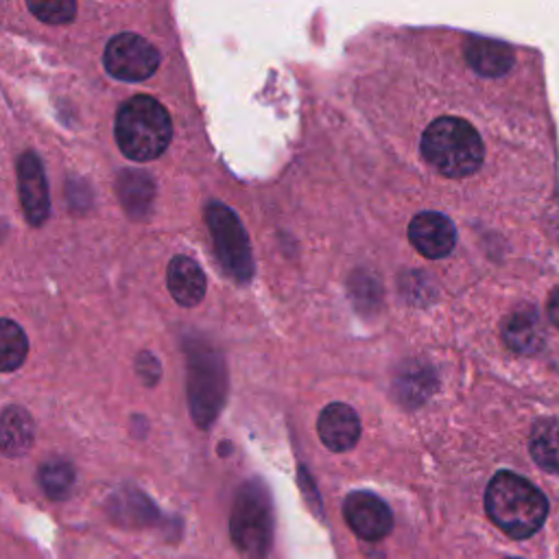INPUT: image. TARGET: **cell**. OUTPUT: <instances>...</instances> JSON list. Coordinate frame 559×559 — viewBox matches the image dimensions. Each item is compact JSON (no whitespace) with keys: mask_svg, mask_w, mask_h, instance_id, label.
I'll return each instance as SVG.
<instances>
[{"mask_svg":"<svg viewBox=\"0 0 559 559\" xmlns=\"http://www.w3.org/2000/svg\"><path fill=\"white\" fill-rule=\"evenodd\" d=\"M485 509L491 522L507 535L526 539L544 524L548 500L531 480L504 469L489 480Z\"/></svg>","mask_w":559,"mask_h":559,"instance_id":"1","label":"cell"},{"mask_svg":"<svg viewBox=\"0 0 559 559\" xmlns=\"http://www.w3.org/2000/svg\"><path fill=\"white\" fill-rule=\"evenodd\" d=\"M118 148L135 162L159 157L173 138V122L166 107L153 96L138 94L124 100L114 124Z\"/></svg>","mask_w":559,"mask_h":559,"instance_id":"2","label":"cell"},{"mask_svg":"<svg viewBox=\"0 0 559 559\" xmlns=\"http://www.w3.org/2000/svg\"><path fill=\"white\" fill-rule=\"evenodd\" d=\"M421 155L445 177H467L480 168L485 146L478 131L467 120L445 116L426 127Z\"/></svg>","mask_w":559,"mask_h":559,"instance_id":"3","label":"cell"},{"mask_svg":"<svg viewBox=\"0 0 559 559\" xmlns=\"http://www.w3.org/2000/svg\"><path fill=\"white\" fill-rule=\"evenodd\" d=\"M231 542L245 559H264L273 542V509L266 487L247 480L234 498L229 515Z\"/></svg>","mask_w":559,"mask_h":559,"instance_id":"4","label":"cell"},{"mask_svg":"<svg viewBox=\"0 0 559 559\" xmlns=\"http://www.w3.org/2000/svg\"><path fill=\"white\" fill-rule=\"evenodd\" d=\"M225 378L221 356L207 347L188 349V397L190 413L201 428H207L223 404Z\"/></svg>","mask_w":559,"mask_h":559,"instance_id":"5","label":"cell"},{"mask_svg":"<svg viewBox=\"0 0 559 559\" xmlns=\"http://www.w3.org/2000/svg\"><path fill=\"white\" fill-rule=\"evenodd\" d=\"M205 223L214 240V251L223 269L238 282H247L253 273L251 247L238 216L223 203L212 201L205 207Z\"/></svg>","mask_w":559,"mask_h":559,"instance_id":"6","label":"cell"},{"mask_svg":"<svg viewBox=\"0 0 559 559\" xmlns=\"http://www.w3.org/2000/svg\"><path fill=\"white\" fill-rule=\"evenodd\" d=\"M105 70L120 81H144L159 66L157 48L135 33L114 35L103 55Z\"/></svg>","mask_w":559,"mask_h":559,"instance_id":"7","label":"cell"},{"mask_svg":"<svg viewBox=\"0 0 559 559\" xmlns=\"http://www.w3.org/2000/svg\"><path fill=\"white\" fill-rule=\"evenodd\" d=\"M343 515L347 526L367 542L382 539L393 526L391 509L371 491H352L343 502Z\"/></svg>","mask_w":559,"mask_h":559,"instance_id":"8","label":"cell"},{"mask_svg":"<svg viewBox=\"0 0 559 559\" xmlns=\"http://www.w3.org/2000/svg\"><path fill=\"white\" fill-rule=\"evenodd\" d=\"M17 188L24 218L33 227L44 225L50 216V194L44 166L33 151H24L17 159Z\"/></svg>","mask_w":559,"mask_h":559,"instance_id":"9","label":"cell"},{"mask_svg":"<svg viewBox=\"0 0 559 559\" xmlns=\"http://www.w3.org/2000/svg\"><path fill=\"white\" fill-rule=\"evenodd\" d=\"M413 247L430 260L445 258L456 245V229L452 221L439 212H421L408 225Z\"/></svg>","mask_w":559,"mask_h":559,"instance_id":"10","label":"cell"},{"mask_svg":"<svg viewBox=\"0 0 559 559\" xmlns=\"http://www.w3.org/2000/svg\"><path fill=\"white\" fill-rule=\"evenodd\" d=\"M319 437L332 452H345L356 445L360 437V421L352 406L343 402L328 404L317 421Z\"/></svg>","mask_w":559,"mask_h":559,"instance_id":"11","label":"cell"},{"mask_svg":"<svg viewBox=\"0 0 559 559\" xmlns=\"http://www.w3.org/2000/svg\"><path fill=\"white\" fill-rule=\"evenodd\" d=\"M463 52H465V61L483 76L507 74L515 63L513 48L504 41L489 39V37H476V35L467 37Z\"/></svg>","mask_w":559,"mask_h":559,"instance_id":"12","label":"cell"},{"mask_svg":"<svg viewBox=\"0 0 559 559\" xmlns=\"http://www.w3.org/2000/svg\"><path fill=\"white\" fill-rule=\"evenodd\" d=\"M166 284L179 306H197L205 295V275L188 255H175L166 271Z\"/></svg>","mask_w":559,"mask_h":559,"instance_id":"13","label":"cell"},{"mask_svg":"<svg viewBox=\"0 0 559 559\" xmlns=\"http://www.w3.org/2000/svg\"><path fill=\"white\" fill-rule=\"evenodd\" d=\"M502 336L504 343L518 354H535L546 341V332L535 308H520L511 312L502 325Z\"/></svg>","mask_w":559,"mask_h":559,"instance_id":"14","label":"cell"},{"mask_svg":"<svg viewBox=\"0 0 559 559\" xmlns=\"http://www.w3.org/2000/svg\"><path fill=\"white\" fill-rule=\"evenodd\" d=\"M116 192L131 218H146L155 201V183L142 170H122L116 177Z\"/></svg>","mask_w":559,"mask_h":559,"instance_id":"15","label":"cell"},{"mask_svg":"<svg viewBox=\"0 0 559 559\" xmlns=\"http://www.w3.org/2000/svg\"><path fill=\"white\" fill-rule=\"evenodd\" d=\"M35 426L22 406H7L0 413V452L7 456H22L31 450Z\"/></svg>","mask_w":559,"mask_h":559,"instance_id":"16","label":"cell"},{"mask_svg":"<svg viewBox=\"0 0 559 559\" xmlns=\"http://www.w3.org/2000/svg\"><path fill=\"white\" fill-rule=\"evenodd\" d=\"M528 452L542 469L559 474V419L557 417H544L535 421L528 439Z\"/></svg>","mask_w":559,"mask_h":559,"instance_id":"17","label":"cell"},{"mask_svg":"<svg viewBox=\"0 0 559 559\" xmlns=\"http://www.w3.org/2000/svg\"><path fill=\"white\" fill-rule=\"evenodd\" d=\"M26 354L28 338L24 330L11 319H0V371H15Z\"/></svg>","mask_w":559,"mask_h":559,"instance_id":"18","label":"cell"},{"mask_svg":"<svg viewBox=\"0 0 559 559\" xmlns=\"http://www.w3.org/2000/svg\"><path fill=\"white\" fill-rule=\"evenodd\" d=\"M39 485L52 500H63L74 485V467L63 459H50L39 467Z\"/></svg>","mask_w":559,"mask_h":559,"instance_id":"19","label":"cell"},{"mask_svg":"<svg viewBox=\"0 0 559 559\" xmlns=\"http://www.w3.org/2000/svg\"><path fill=\"white\" fill-rule=\"evenodd\" d=\"M31 13H35L41 22L48 24H66L74 17L76 4L72 0H46V2H28Z\"/></svg>","mask_w":559,"mask_h":559,"instance_id":"20","label":"cell"},{"mask_svg":"<svg viewBox=\"0 0 559 559\" xmlns=\"http://www.w3.org/2000/svg\"><path fill=\"white\" fill-rule=\"evenodd\" d=\"M138 373L148 382V386L155 384L157 378H159V362H157V358L153 354H148V352H142L138 356Z\"/></svg>","mask_w":559,"mask_h":559,"instance_id":"21","label":"cell"},{"mask_svg":"<svg viewBox=\"0 0 559 559\" xmlns=\"http://www.w3.org/2000/svg\"><path fill=\"white\" fill-rule=\"evenodd\" d=\"M548 317H550L552 325L559 328V288H555L548 297Z\"/></svg>","mask_w":559,"mask_h":559,"instance_id":"22","label":"cell"}]
</instances>
